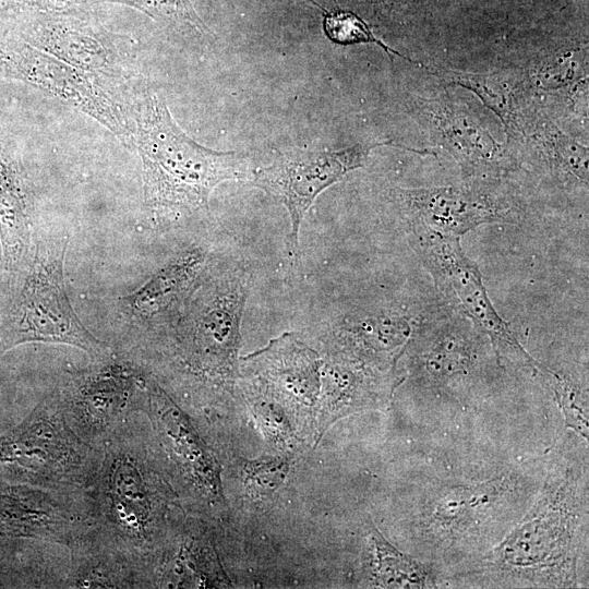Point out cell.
<instances>
[{"instance_id":"6","label":"cell","mask_w":589,"mask_h":589,"mask_svg":"<svg viewBox=\"0 0 589 589\" xmlns=\"http://www.w3.org/2000/svg\"><path fill=\"white\" fill-rule=\"evenodd\" d=\"M392 142L341 149H292L254 171L251 184L281 202L290 218V251L298 253L299 230L316 196L351 170L365 165L372 148Z\"/></svg>"},{"instance_id":"12","label":"cell","mask_w":589,"mask_h":589,"mask_svg":"<svg viewBox=\"0 0 589 589\" xmlns=\"http://www.w3.org/2000/svg\"><path fill=\"white\" fill-rule=\"evenodd\" d=\"M29 213L19 168L0 146V244L4 267L19 271L27 261Z\"/></svg>"},{"instance_id":"19","label":"cell","mask_w":589,"mask_h":589,"mask_svg":"<svg viewBox=\"0 0 589 589\" xmlns=\"http://www.w3.org/2000/svg\"><path fill=\"white\" fill-rule=\"evenodd\" d=\"M323 29L329 40L335 44L353 45L372 43L380 46L389 57L396 55L408 60L409 62H414L413 60L406 58L397 50L388 47L373 34L364 21L350 11H325L323 13Z\"/></svg>"},{"instance_id":"5","label":"cell","mask_w":589,"mask_h":589,"mask_svg":"<svg viewBox=\"0 0 589 589\" xmlns=\"http://www.w3.org/2000/svg\"><path fill=\"white\" fill-rule=\"evenodd\" d=\"M249 292L240 268H228L203 281L183 315L185 344L201 366L223 378L238 371L241 322Z\"/></svg>"},{"instance_id":"4","label":"cell","mask_w":589,"mask_h":589,"mask_svg":"<svg viewBox=\"0 0 589 589\" xmlns=\"http://www.w3.org/2000/svg\"><path fill=\"white\" fill-rule=\"evenodd\" d=\"M408 235L436 288L456 311L489 338L497 361L537 373L542 363L524 348L509 324L495 310L481 272L464 252L460 238L441 235L416 221H409Z\"/></svg>"},{"instance_id":"11","label":"cell","mask_w":589,"mask_h":589,"mask_svg":"<svg viewBox=\"0 0 589 589\" xmlns=\"http://www.w3.org/2000/svg\"><path fill=\"white\" fill-rule=\"evenodd\" d=\"M452 314L419 318L411 340L422 371L434 383L470 372L476 360V326L454 309Z\"/></svg>"},{"instance_id":"17","label":"cell","mask_w":589,"mask_h":589,"mask_svg":"<svg viewBox=\"0 0 589 589\" xmlns=\"http://www.w3.org/2000/svg\"><path fill=\"white\" fill-rule=\"evenodd\" d=\"M89 2L118 3L136 9L160 24L204 36L207 27L196 14L190 0H88Z\"/></svg>"},{"instance_id":"7","label":"cell","mask_w":589,"mask_h":589,"mask_svg":"<svg viewBox=\"0 0 589 589\" xmlns=\"http://www.w3.org/2000/svg\"><path fill=\"white\" fill-rule=\"evenodd\" d=\"M252 375V392L265 395L284 408H313L322 387L323 361L293 334L284 333L264 348L241 360Z\"/></svg>"},{"instance_id":"15","label":"cell","mask_w":589,"mask_h":589,"mask_svg":"<svg viewBox=\"0 0 589 589\" xmlns=\"http://www.w3.org/2000/svg\"><path fill=\"white\" fill-rule=\"evenodd\" d=\"M371 582L377 588H434L432 569L394 546L374 526L370 527Z\"/></svg>"},{"instance_id":"3","label":"cell","mask_w":589,"mask_h":589,"mask_svg":"<svg viewBox=\"0 0 589 589\" xmlns=\"http://www.w3.org/2000/svg\"><path fill=\"white\" fill-rule=\"evenodd\" d=\"M68 238H49L36 245L15 273L14 285L0 326V352L26 342L61 344L94 357L109 353L108 346L81 322L67 296L63 262Z\"/></svg>"},{"instance_id":"18","label":"cell","mask_w":589,"mask_h":589,"mask_svg":"<svg viewBox=\"0 0 589 589\" xmlns=\"http://www.w3.org/2000/svg\"><path fill=\"white\" fill-rule=\"evenodd\" d=\"M241 477L247 494L253 500L271 497L285 482L290 460L286 456H261L241 459Z\"/></svg>"},{"instance_id":"24","label":"cell","mask_w":589,"mask_h":589,"mask_svg":"<svg viewBox=\"0 0 589 589\" xmlns=\"http://www.w3.org/2000/svg\"><path fill=\"white\" fill-rule=\"evenodd\" d=\"M7 62V53L0 48V71L4 70Z\"/></svg>"},{"instance_id":"13","label":"cell","mask_w":589,"mask_h":589,"mask_svg":"<svg viewBox=\"0 0 589 589\" xmlns=\"http://www.w3.org/2000/svg\"><path fill=\"white\" fill-rule=\"evenodd\" d=\"M151 396L181 462L207 493L221 497L219 468L185 416L157 385L152 386Z\"/></svg>"},{"instance_id":"21","label":"cell","mask_w":589,"mask_h":589,"mask_svg":"<svg viewBox=\"0 0 589 589\" xmlns=\"http://www.w3.org/2000/svg\"><path fill=\"white\" fill-rule=\"evenodd\" d=\"M252 411L268 442L275 447L286 449L293 437V430L285 408L274 399L250 392Z\"/></svg>"},{"instance_id":"22","label":"cell","mask_w":589,"mask_h":589,"mask_svg":"<svg viewBox=\"0 0 589 589\" xmlns=\"http://www.w3.org/2000/svg\"><path fill=\"white\" fill-rule=\"evenodd\" d=\"M557 166L581 183L588 182V149L568 137L557 136L553 141Z\"/></svg>"},{"instance_id":"1","label":"cell","mask_w":589,"mask_h":589,"mask_svg":"<svg viewBox=\"0 0 589 589\" xmlns=\"http://www.w3.org/2000/svg\"><path fill=\"white\" fill-rule=\"evenodd\" d=\"M134 115L131 141L142 160L144 203L155 216L171 219L191 214L207 205L221 182L248 178L242 154L193 141L159 95L145 92Z\"/></svg>"},{"instance_id":"16","label":"cell","mask_w":589,"mask_h":589,"mask_svg":"<svg viewBox=\"0 0 589 589\" xmlns=\"http://www.w3.org/2000/svg\"><path fill=\"white\" fill-rule=\"evenodd\" d=\"M553 392L567 428L588 438L587 390L575 381L543 365L537 373Z\"/></svg>"},{"instance_id":"10","label":"cell","mask_w":589,"mask_h":589,"mask_svg":"<svg viewBox=\"0 0 589 589\" xmlns=\"http://www.w3.org/2000/svg\"><path fill=\"white\" fill-rule=\"evenodd\" d=\"M24 36L32 47L83 72H118L120 58L111 34L76 12L39 11L26 25Z\"/></svg>"},{"instance_id":"9","label":"cell","mask_w":589,"mask_h":589,"mask_svg":"<svg viewBox=\"0 0 589 589\" xmlns=\"http://www.w3.org/2000/svg\"><path fill=\"white\" fill-rule=\"evenodd\" d=\"M395 199L409 216L441 235L461 238L483 224L514 223L507 204L471 188L450 185L396 189Z\"/></svg>"},{"instance_id":"23","label":"cell","mask_w":589,"mask_h":589,"mask_svg":"<svg viewBox=\"0 0 589 589\" xmlns=\"http://www.w3.org/2000/svg\"><path fill=\"white\" fill-rule=\"evenodd\" d=\"M28 11H43L39 0H0V16L12 17Z\"/></svg>"},{"instance_id":"2","label":"cell","mask_w":589,"mask_h":589,"mask_svg":"<svg viewBox=\"0 0 589 589\" xmlns=\"http://www.w3.org/2000/svg\"><path fill=\"white\" fill-rule=\"evenodd\" d=\"M587 519V490L574 468L546 482L540 497L472 574L529 582L534 587H575Z\"/></svg>"},{"instance_id":"8","label":"cell","mask_w":589,"mask_h":589,"mask_svg":"<svg viewBox=\"0 0 589 589\" xmlns=\"http://www.w3.org/2000/svg\"><path fill=\"white\" fill-rule=\"evenodd\" d=\"M4 71L55 95L98 121L121 141L132 143L131 127L82 70L26 45L7 55Z\"/></svg>"},{"instance_id":"20","label":"cell","mask_w":589,"mask_h":589,"mask_svg":"<svg viewBox=\"0 0 589 589\" xmlns=\"http://www.w3.org/2000/svg\"><path fill=\"white\" fill-rule=\"evenodd\" d=\"M438 77H448L450 81L473 91L483 103L491 108L504 122H512L514 103L507 86L497 79L486 75L464 74L453 71L431 72Z\"/></svg>"},{"instance_id":"14","label":"cell","mask_w":589,"mask_h":589,"mask_svg":"<svg viewBox=\"0 0 589 589\" xmlns=\"http://www.w3.org/2000/svg\"><path fill=\"white\" fill-rule=\"evenodd\" d=\"M204 262L205 254L199 249L182 252L129 296V304L143 315L168 306L193 286L202 273Z\"/></svg>"}]
</instances>
